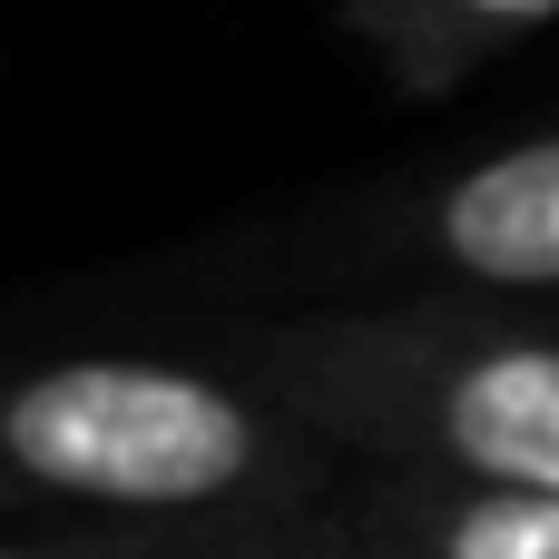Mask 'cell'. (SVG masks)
I'll return each mask as SVG.
<instances>
[{"mask_svg": "<svg viewBox=\"0 0 559 559\" xmlns=\"http://www.w3.org/2000/svg\"><path fill=\"white\" fill-rule=\"evenodd\" d=\"M305 432L285 403L206 364L59 354L0 373V501L108 511V521L246 511L305 472Z\"/></svg>", "mask_w": 559, "mask_h": 559, "instance_id": "1", "label": "cell"}, {"mask_svg": "<svg viewBox=\"0 0 559 559\" xmlns=\"http://www.w3.org/2000/svg\"><path fill=\"white\" fill-rule=\"evenodd\" d=\"M295 423L393 452L403 472L559 491V334L501 324H295L265 334Z\"/></svg>", "mask_w": 559, "mask_h": 559, "instance_id": "2", "label": "cell"}, {"mask_svg": "<svg viewBox=\"0 0 559 559\" xmlns=\"http://www.w3.org/2000/svg\"><path fill=\"white\" fill-rule=\"evenodd\" d=\"M432 265L462 285H501V295H559V138H521L481 167H462L432 216Z\"/></svg>", "mask_w": 559, "mask_h": 559, "instance_id": "3", "label": "cell"}, {"mask_svg": "<svg viewBox=\"0 0 559 559\" xmlns=\"http://www.w3.org/2000/svg\"><path fill=\"white\" fill-rule=\"evenodd\" d=\"M559 20V0H344V29L403 79V88H452L462 69L501 59L511 39H531Z\"/></svg>", "mask_w": 559, "mask_h": 559, "instance_id": "5", "label": "cell"}, {"mask_svg": "<svg viewBox=\"0 0 559 559\" xmlns=\"http://www.w3.org/2000/svg\"><path fill=\"white\" fill-rule=\"evenodd\" d=\"M383 559H559V491H501V481H442L403 472L364 501Z\"/></svg>", "mask_w": 559, "mask_h": 559, "instance_id": "4", "label": "cell"}]
</instances>
